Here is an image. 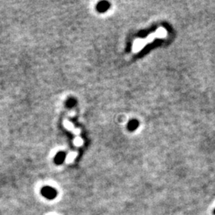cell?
I'll use <instances>...</instances> for the list:
<instances>
[{
    "instance_id": "277c9868",
    "label": "cell",
    "mask_w": 215,
    "mask_h": 215,
    "mask_svg": "<svg viewBox=\"0 0 215 215\" xmlns=\"http://www.w3.org/2000/svg\"><path fill=\"white\" fill-rule=\"evenodd\" d=\"M74 143H75L76 145H80V144L82 143V140L80 138H77L75 140V141H74Z\"/></svg>"
},
{
    "instance_id": "5b68a950",
    "label": "cell",
    "mask_w": 215,
    "mask_h": 215,
    "mask_svg": "<svg viewBox=\"0 0 215 215\" xmlns=\"http://www.w3.org/2000/svg\"><path fill=\"white\" fill-rule=\"evenodd\" d=\"M136 125H137V123L136 122V121H132V122L130 124V127H131V128H135L136 127Z\"/></svg>"
},
{
    "instance_id": "3957f363",
    "label": "cell",
    "mask_w": 215,
    "mask_h": 215,
    "mask_svg": "<svg viewBox=\"0 0 215 215\" xmlns=\"http://www.w3.org/2000/svg\"><path fill=\"white\" fill-rule=\"evenodd\" d=\"M105 6L106 7V6H108V4L105 3H101L100 5H98V9H99L100 11H105V10H106V9L108 8V7H105Z\"/></svg>"
},
{
    "instance_id": "6da1fadb",
    "label": "cell",
    "mask_w": 215,
    "mask_h": 215,
    "mask_svg": "<svg viewBox=\"0 0 215 215\" xmlns=\"http://www.w3.org/2000/svg\"><path fill=\"white\" fill-rule=\"evenodd\" d=\"M41 194H42L43 197L49 200L54 199L56 198L58 192L55 189H54L53 187H44L42 190H41Z\"/></svg>"
},
{
    "instance_id": "8992f818",
    "label": "cell",
    "mask_w": 215,
    "mask_h": 215,
    "mask_svg": "<svg viewBox=\"0 0 215 215\" xmlns=\"http://www.w3.org/2000/svg\"><path fill=\"white\" fill-rule=\"evenodd\" d=\"M213 213H214V214H215V210H213Z\"/></svg>"
},
{
    "instance_id": "7a4b0ae2",
    "label": "cell",
    "mask_w": 215,
    "mask_h": 215,
    "mask_svg": "<svg viewBox=\"0 0 215 215\" xmlns=\"http://www.w3.org/2000/svg\"><path fill=\"white\" fill-rule=\"evenodd\" d=\"M64 159H65V154L62 153V152H60L56 156L54 161L57 164H61L64 161Z\"/></svg>"
}]
</instances>
